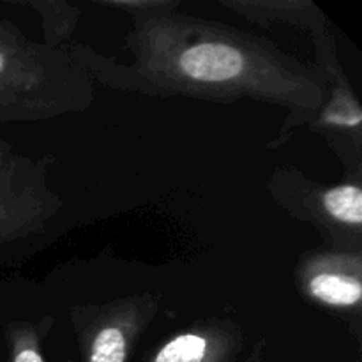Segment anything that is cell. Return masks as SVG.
Instances as JSON below:
<instances>
[{
  "mask_svg": "<svg viewBox=\"0 0 362 362\" xmlns=\"http://www.w3.org/2000/svg\"><path fill=\"white\" fill-rule=\"evenodd\" d=\"M55 318L46 315L37 322L13 320L6 325V343L9 362H52L46 359V338L53 329ZM73 362V361H67Z\"/></svg>",
  "mask_w": 362,
  "mask_h": 362,
  "instance_id": "cell-10",
  "label": "cell"
},
{
  "mask_svg": "<svg viewBox=\"0 0 362 362\" xmlns=\"http://www.w3.org/2000/svg\"><path fill=\"white\" fill-rule=\"evenodd\" d=\"M52 154L30 158L0 138V247L45 232L64 200L49 186Z\"/></svg>",
  "mask_w": 362,
  "mask_h": 362,
  "instance_id": "cell-4",
  "label": "cell"
},
{
  "mask_svg": "<svg viewBox=\"0 0 362 362\" xmlns=\"http://www.w3.org/2000/svg\"><path fill=\"white\" fill-rule=\"evenodd\" d=\"M318 71L325 78V99L308 129L320 134L345 168V179L362 180V106L341 62L331 28L310 35Z\"/></svg>",
  "mask_w": 362,
  "mask_h": 362,
  "instance_id": "cell-5",
  "label": "cell"
},
{
  "mask_svg": "<svg viewBox=\"0 0 362 362\" xmlns=\"http://www.w3.org/2000/svg\"><path fill=\"white\" fill-rule=\"evenodd\" d=\"M296 285L308 303L343 318L359 338L362 322V251L318 247L299 258Z\"/></svg>",
  "mask_w": 362,
  "mask_h": 362,
  "instance_id": "cell-7",
  "label": "cell"
},
{
  "mask_svg": "<svg viewBox=\"0 0 362 362\" xmlns=\"http://www.w3.org/2000/svg\"><path fill=\"white\" fill-rule=\"evenodd\" d=\"M120 64L87 42L64 48L94 83L151 98H189L209 103L257 101L286 112L269 148H278L310 124L325 99V78L262 35L204 20L179 9L133 18Z\"/></svg>",
  "mask_w": 362,
  "mask_h": 362,
  "instance_id": "cell-1",
  "label": "cell"
},
{
  "mask_svg": "<svg viewBox=\"0 0 362 362\" xmlns=\"http://www.w3.org/2000/svg\"><path fill=\"white\" fill-rule=\"evenodd\" d=\"M21 6L30 7L41 18V42L53 48H64L67 42H71V37L80 23V7L59 0H25Z\"/></svg>",
  "mask_w": 362,
  "mask_h": 362,
  "instance_id": "cell-11",
  "label": "cell"
},
{
  "mask_svg": "<svg viewBox=\"0 0 362 362\" xmlns=\"http://www.w3.org/2000/svg\"><path fill=\"white\" fill-rule=\"evenodd\" d=\"M95 101V83L66 48L28 37L0 20V124L74 115Z\"/></svg>",
  "mask_w": 362,
  "mask_h": 362,
  "instance_id": "cell-2",
  "label": "cell"
},
{
  "mask_svg": "<svg viewBox=\"0 0 362 362\" xmlns=\"http://www.w3.org/2000/svg\"><path fill=\"white\" fill-rule=\"evenodd\" d=\"M159 311L151 292L119 297L103 304L69 308L83 362H127L141 334Z\"/></svg>",
  "mask_w": 362,
  "mask_h": 362,
  "instance_id": "cell-6",
  "label": "cell"
},
{
  "mask_svg": "<svg viewBox=\"0 0 362 362\" xmlns=\"http://www.w3.org/2000/svg\"><path fill=\"white\" fill-rule=\"evenodd\" d=\"M94 4L106 9L124 11L131 18L159 13V11H173L180 7V0H95Z\"/></svg>",
  "mask_w": 362,
  "mask_h": 362,
  "instance_id": "cell-12",
  "label": "cell"
},
{
  "mask_svg": "<svg viewBox=\"0 0 362 362\" xmlns=\"http://www.w3.org/2000/svg\"><path fill=\"white\" fill-rule=\"evenodd\" d=\"M243 343L239 324L207 318L173 334L159 346L151 362H230L240 352Z\"/></svg>",
  "mask_w": 362,
  "mask_h": 362,
  "instance_id": "cell-8",
  "label": "cell"
},
{
  "mask_svg": "<svg viewBox=\"0 0 362 362\" xmlns=\"http://www.w3.org/2000/svg\"><path fill=\"white\" fill-rule=\"evenodd\" d=\"M219 4L262 28L285 25L311 35L329 27L327 14L313 0H221Z\"/></svg>",
  "mask_w": 362,
  "mask_h": 362,
  "instance_id": "cell-9",
  "label": "cell"
},
{
  "mask_svg": "<svg viewBox=\"0 0 362 362\" xmlns=\"http://www.w3.org/2000/svg\"><path fill=\"white\" fill-rule=\"evenodd\" d=\"M265 191L286 214L313 226L325 247L362 251V180L322 184L296 166H278Z\"/></svg>",
  "mask_w": 362,
  "mask_h": 362,
  "instance_id": "cell-3",
  "label": "cell"
}]
</instances>
